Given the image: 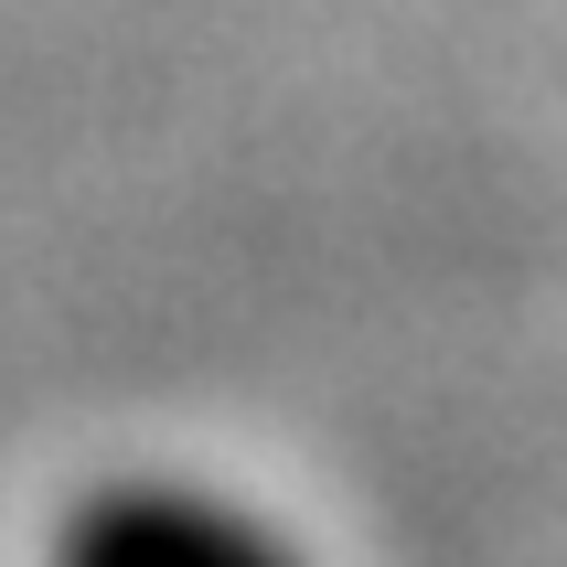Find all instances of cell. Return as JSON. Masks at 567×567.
Listing matches in <instances>:
<instances>
[{"label":"cell","instance_id":"cell-1","mask_svg":"<svg viewBox=\"0 0 567 567\" xmlns=\"http://www.w3.org/2000/svg\"><path fill=\"white\" fill-rule=\"evenodd\" d=\"M54 567H311L268 514L204 482H96L54 525Z\"/></svg>","mask_w":567,"mask_h":567}]
</instances>
